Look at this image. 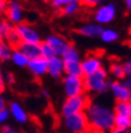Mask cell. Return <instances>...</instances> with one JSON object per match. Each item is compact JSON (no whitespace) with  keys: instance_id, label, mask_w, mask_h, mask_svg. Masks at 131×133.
Instances as JSON below:
<instances>
[{"instance_id":"6da1fadb","label":"cell","mask_w":131,"mask_h":133,"mask_svg":"<svg viewBox=\"0 0 131 133\" xmlns=\"http://www.w3.org/2000/svg\"><path fill=\"white\" fill-rule=\"evenodd\" d=\"M90 125V133H105L111 131L114 127V113L108 108L99 105L91 104L85 111Z\"/></svg>"},{"instance_id":"7a4b0ae2","label":"cell","mask_w":131,"mask_h":133,"mask_svg":"<svg viewBox=\"0 0 131 133\" xmlns=\"http://www.w3.org/2000/svg\"><path fill=\"white\" fill-rule=\"evenodd\" d=\"M84 89L87 92L104 93L110 88L111 82L108 79V73L104 68H101L90 75L83 76Z\"/></svg>"},{"instance_id":"3957f363","label":"cell","mask_w":131,"mask_h":133,"mask_svg":"<svg viewBox=\"0 0 131 133\" xmlns=\"http://www.w3.org/2000/svg\"><path fill=\"white\" fill-rule=\"evenodd\" d=\"M90 104V98L85 94L76 97H67L62 106V115L64 117H67L80 112H85Z\"/></svg>"},{"instance_id":"277c9868","label":"cell","mask_w":131,"mask_h":133,"mask_svg":"<svg viewBox=\"0 0 131 133\" xmlns=\"http://www.w3.org/2000/svg\"><path fill=\"white\" fill-rule=\"evenodd\" d=\"M65 126L72 133H90V125L85 112L65 117Z\"/></svg>"},{"instance_id":"5b68a950","label":"cell","mask_w":131,"mask_h":133,"mask_svg":"<svg viewBox=\"0 0 131 133\" xmlns=\"http://www.w3.org/2000/svg\"><path fill=\"white\" fill-rule=\"evenodd\" d=\"M17 33L21 39V42L24 43H32V44H40L42 42L40 33L32 25L27 22H22L18 25H15Z\"/></svg>"},{"instance_id":"8992f818","label":"cell","mask_w":131,"mask_h":133,"mask_svg":"<svg viewBox=\"0 0 131 133\" xmlns=\"http://www.w3.org/2000/svg\"><path fill=\"white\" fill-rule=\"evenodd\" d=\"M64 91L67 97H76L85 93L83 77H76L66 75L63 79Z\"/></svg>"},{"instance_id":"52a82bcc","label":"cell","mask_w":131,"mask_h":133,"mask_svg":"<svg viewBox=\"0 0 131 133\" xmlns=\"http://www.w3.org/2000/svg\"><path fill=\"white\" fill-rule=\"evenodd\" d=\"M5 15L6 20L14 25L24 22V10L19 0H9Z\"/></svg>"},{"instance_id":"ba28073f","label":"cell","mask_w":131,"mask_h":133,"mask_svg":"<svg viewBox=\"0 0 131 133\" xmlns=\"http://www.w3.org/2000/svg\"><path fill=\"white\" fill-rule=\"evenodd\" d=\"M117 16V8L114 3H108L101 5L94 12V21L97 24H108L114 20Z\"/></svg>"},{"instance_id":"9c48e42d","label":"cell","mask_w":131,"mask_h":133,"mask_svg":"<svg viewBox=\"0 0 131 133\" xmlns=\"http://www.w3.org/2000/svg\"><path fill=\"white\" fill-rule=\"evenodd\" d=\"M44 41L53 49L55 55L59 57H62L65 54V52L71 46V43L66 38L61 35H57V34L48 35L44 39Z\"/></svg>"},{"instance_id":"30bf717a","label":"cell","mask_w":131,"mask_h":133,"mask_svg":"<svg viewBox=\"0 0 131 133\" xmlns=\"http://www.w3.org/2000/svg\"><path fill=\"white\" fill-rule=\"evenodd\" d=\"M81 68L83 72V76L90 75L102 68L101 58L96 54H88L81 60Z\"/></svg>"},{"instance_id":"8fae6325","label":"cell","mask_w":131,"mask_h":133,"mask_svg":"<svg viewBox=\"0 0 131 133\" xmlns=\"http://www.w3.org/2000/svg\"><path fill=\"white\" fill-rule=\"evenodd\" d=\"M110 91L113 94L117 102H129L130 101V91L121 81H113L110 84Z\"/></svg>"},{"instance_id":"7c38bea8","label":"cell","mask_w":131,"mask_h":133,"mask_svg":"<svg viewBox=\"0 0 131 133\" xmlns=\"http://www.w3.org/2000/svg\"><path fill=\"white\" fill-rule=\"evenodd\" d=\"M27 69L35 77H41L47 73V60L41 56L28 61Z\"/></svg>"},{"instance_id":"4fadbf2b","label":"cell","mask_w":131,"mask_h":133,"mask_svg":"<svg viewBox=\"0 0 131 133\" xmlns=\"http://www.w3.org/2000/svg\"><path fill=\"white\" fill-rule=\"evenodd\" d=\"M47 73L53 78H60L64 74V62L62 57L54 56L47 60Z\"/></svg>"},{"instance_id":"5bb4252c","label":"cell","mask_w":131,"mask_h":133,"mask_svg":"<svg viewBox=\"0 0 131 133\" xmlns=\"http://www.w3.org/2000/svg\"><path fill=\"white\" fill-rule=\"evenodd\" d=\"M103 26L97 24V23H87L84 24L78 29V33L82 36L89 37V38H95L100 37L102 32H103Z\"/></svg>"},{"instance_id":"9a60e30c","label":"cell","mask_w":131,"mask_h":133,"mask_svg":"<svg viewBox=\"0 0 131 133\" xmlns=\"http://www.w3.org/2000/svg\"><path fill=\"white\" fill-rule=\"evenodd\" d=\"M18 50L20 52H22L29 60L40 57V46H39V44H32V43H24V42H22L19 45Z\"/></svg>"},{"instance_id":"2e32d148","label":"cell","mask_w":131,"mask_h":133,"mask_svg":"<svg viewBox=\"0 0 131 133\" xmlns=\"http://www.w3.org/2000/svg\"><path fill=\"white\" fill-rule=\"evenodd\" d=\"M1 41L6 42L13 50L18 49L19 45L22 43V42H21V39H20V37H19V35H18V33H17V30H16L15 26H13V28L6 33V35L4 36V38H3Z\"/></svg>"},{"instance_id":"e0dca14e","label":"cell","mask_w":131,"mask_h":133,"mask_svg":"<svg viewBox=\"0 0 131 133\" xmlns=\"http://www.w3.org/2000/svg\"><path fill=\"white\" fill-rule=\"evenodd\" d=\"M113 113L116 116H124L131 118V103L130 102H117Z\"/></svg>"},{"instance_id":"ac0fdd59","label":"cell","mask_w":131,"mask_h":133,"mask_svg":"<svg viewBox=\"0 0 131 133\" xmlns=\"http://www.w3.org/2000/svg\"><path fill=\"white\" fill-rule=\"evenodd\" d=\"M64 73L68 76L83 77L81 62H64Z\"/></svg>"},{"instance_id":"d6986e66","label":"cell","mask_w":131,"mask_h":133,"mask_svg":"<svg viewBox=\"0 0 131 133\" xmlns=\"http://www.w3.org/2000/svg\"><path fill=\"white\" fill-rule=\"evenodd\" d=\"M11 60L15 65L19 66V68H27V64L29 61V59L22 52H20L18 49L13 50Z\"/></svg>"},{"instance_id":"ffe728a7","label":"cell","mask_w":131,"mask_h":133,"mask_svg":"<svg viewBox=\"0 0 131 133\" xmlns=\"http://www.w3.org/2000/svg\"><path fill=\"white\" fill-rule=\"evenodd\" d=\"M10 110L16 121H18L19 123H25L27 121V115L25 111L18 103H12L10 105Z\"/></svg>"},{"instance_id":"44dd1931","label":"cell","mask_w":131,"mask_h":133,"mask_svg":"<svg viewBox=\"0 0 131 133\" xmlns=\"http://www.w3.org/2000/svg\"><path fill=\"white\" fill-rule=\"evenodd\" d=\"M109 72L114 78L118 79V81L122 80V79H125V77H126V73H125V70H124L123 63H120L118 61H114L110 64Z\"/></svg>"},{"instance_id":"7402d4cb","label":"cell","mask_w":131,"mask_h":133,"mask_svg":"<svg viewBox=\"0 0 131 133\" xmlns=\"http://www.w3.org/2000/svg\"><path fill=\"white\" fill-rule=\"evenodd\" d=\"M62 59L64 62H81V60H82L78 50L72 44L62 56Z\"/></svg>"},{"instance_id":"603a6c76","label":"cell","mask_w":131,"mask_h":133,"mask_svg":"<svg viewBox=\"0 0 131 133\" xmlns=\"http://www.w3.org/2000/svg\"><path fill=\"white\" fill-rule=\"evenodd\" d=\"M120 34L113 29H104L102 34L100 36V38L102 39V41L106 42V43H112L114 41H117L119 39Z\"/></svg>"},{"instance_id":"cb8c5ba5","label":"cell","mask_w":131,"mask_h":133,"mask_svg":"<svg viewBox=\"0 0 131 133\" xmlns=\"http://www.w3.org/2000/svg\"><path fill=\"white\" fill-rule=\"evenodd\" d=\"M39 46H40V56L42 58H44L46 60H50L51 58H53L54 56H56L55 53H54V51H53V49L50 45H48L45 41H42L39 44Z\"/></svg>"},{"instance_id":"d4e9b609","label":"cell","mask_w":131,"mask_h":133,"mask_svg":"<svg viewBox=\"0 0 131 133\" xmlns=\"http://www.w3.org/2000/svg\"><path fill=\"white\" fill-rule=\"evenodd\" d=\"M13 53V49L4 41H1V45H0V60L1 61H7L11 60Z\"/></svg>"},{"instance_id":"484cf974","label":"cell","mask_w":131,"mask_h":133,"mask_svg":"<svg viewBox=\"0 0 131 133\" xmlns=\"http://www.w3.org/2000/svg\"><path fill=\"white\" fill-rule=\"evenodd\" d=\"M81 10V4L80 3H70L66 6H64L60 10L61 14L64 16H73L78 14Z\"/></svg>"},{"instance_id":"4316f807","label":"cell","mask_w":131,"mask_h":133,"mask_svg":"<svg viewBox=\"0 0 131 133\" xmlns=\"http://www.w3.org/2000/svg\"><path fill=\"white\" fill-rule=\"evenodd\" d=\"M80 1L81 0H53L52 5H53L54 9L60 11L62 8L66 6L70 3H80Z\"/></svg>"},{"instance_id":"83f0119b","label":"cell","mask_w":131,"mask_h":133,"mask_svg":"<svg viewBox=\"0 0 131 133\" xmlns=\"http://www.w3.org/2000/svg\"><path fill=\"white\" fill-rule=\"evenodd\" d=\"M104 0H81L80 4H82L83 6H87V8H94L96 5L101 4Z\"/></svg>"},{"instance_id":"f1b7e54d","label":"cell","mask_w":131,"mask_h":133,"mask_svg":"<svg viewBox=\"0 0 131 133\" xmlns=\"http://www.w3.org/2000/svg\"><path fill=\"white\" fill-rule=\"evenodd\" d=\"M9 0H0V15H3L6 12Z\"/></svg>"},{"instance_id":"f546056e","label":"cell","mask_w":131,"mask_h":133,"mask_svg":"<svg viewBox=\"0 0 131 133\" xmlns=\"http://www.w3.org/2000/svg\"><path fill=\"white\" fill-rule=\"evenodd\" d=\"M9 111L5 109V110H2V111H0V125H1L2 123H4L7 118H9Z\"/></svg>"},{"instance_id":"4dcf8cb0","label":"cell","mask_w":131,"mask_h":133,"mask_svg":"<svg viewBox=\"0 0 131 133\" xmlns=\"http://www.w3.org/2000/svg\"><path fill=\"white\" fill-rule=\"evenodd\" d=\"M123 65H124V70H125L126 76L131 75V58L129 60H127Z\"/></svg>"},{"instance_id":"1f68e13d","label":"cell","mask_w":131,"mask_h":133,"mask_svg":"<svg viewBox=\"0 0 131 133\" xmlns=\"http://www.w3.org/2000/svg\"><path fill=\"white\" fill-rule=\"evenodd\" d=\"M5 90V81H4V76L0 70V94Z\"/></svg>"},{"instance_id":"d6a6232c","label":"cell","mask_w":131,"mask_h":133,"mask_svg":"<svg viewBox=\"0 0 131 133\" xmlns=\"http://www.w3.org/2000/svg\"><path fill=\"white\" fill-rule=\"evenodd\" d=\"M4 81H6L7 84H10V85L15 84V76H14V74L13 73H7L5 75V77H4Z\"/></svg>"},{"instance_id":"836d02e7","label":"cell","mask_w":131,"mask_h":133,"mask_svg":"<svg viewBox=\"0 0 131 133\" xmlns=\"http://www.w3.org/2000/svg\"><path fill=\"white\" fill-rule=\"evenodd\" d=\"M2 133H19L17 130L13 129L12 127H9V126H3L2 127Z\"/></svg>"},{"instance_id":"e575fe53","label":"cell","mask_w":131,"mask_h":133,"mask_svg":"<svg viewBox=\"0 0 131 133\" xmlns=\"http://www.w3.org/2000/svg\"><path fill=\"white\" fill-rule=\"evenodd\" d=\"M124 85L129 89V91H130V103H131V75H129L128 76V78H126L125 79V82H124Z\"/></svg>"},{"instance_id":"d590c367","label":"cell","mask_w":131,"mask_h":133,"mask_svg":"<svg viewBox=\"0 0 131 133\" xmlns=\"http://www.w3.org/2000/svg\"><path fill=\"white\" fill-rule=\"evenodd\" d=\"M2 110H5V101L2 97V95L0 94V111H2Z\"/></svg>"},{"instance_id":"8d00e7d4","label":"cell","mask_w":131,"mask_h":133,"mask_svg":"<svg viewBox=\"0 0 131 133\" xmlns=\"http://www.w3.org/2000/svg\"><path fill=\"white\" fill-rule=\"evenodd\" d=\"M125 2V6L127 9L128 12H131V0H124Z\"/></svg>"},{"instance_id":"74e56055","label":"cell","mask_w":131,"mask_h":133,"mask_svg":"<svg viewBox=\"0 0 131 133\" xmlns=\"http://www.w3.org/2000/svg\"><path fill=\"white\" fill-rule=\"evenodd\" d=\"M2 23H3V20L0 19V39H1V34H2Z\"/></svg>"},{"instance_id":"f35d334b","label":"cell","mask_w":131,"mask_h":133,"mask_svg":"<svg viewBox=\"0 0 131 133\" xmlns=\"http://www.w3.org/2000/svg\"><path fill=\"white\" fill-rule=\"evenodd\" d=\"M42 94L45 95V96H48V92L47 91H42Z\"/></svg>"},{"instance_id":"ab89813d","label":"cell","mask_w":131,"mask_h":133,"mask_svg":"<svg viewBox=\"0 0 131 133\" xmlns=\"http://www.w3.org/2000/svg\"><path fill=\"white\" fill-rule=\"evenodd\" d=\"M43 1H44V2H46V3H50V2L52 3V2H53V0H43Z\"/></svg>"},{"instance_id":"60d3db41","label":"cell","mask_w":131,"mask_h":133,"mask_svg":"<svg viewBox=\"0 0 131 133\" xmlns=\"http://www.w3.org/2000/svg\"><path fill=\"white\" fill-rule=\"evenodd\" d=\"M129 32H130V34H131V23H130V28H129Z\"/></svg>"},{"instance_id":"b9f144b4","label":"cell","mask_w":131,"mask_h":133,"mask_svg":"<svg viewBox=\"0 0 131 133\" xmlns=\"http://www.w3.org/2000/svg\"><path fill=\"white\" fill-rule=\"evenodd\" d=\"M0 45H1V40H0Z\"/></svg>"}]
</instances>
